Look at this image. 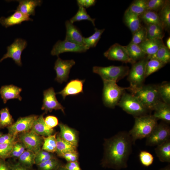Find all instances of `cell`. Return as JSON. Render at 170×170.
<instances>
[{
  "label": "cell",
  "mask_w": 170,
  "mask_h": 170,
  "mask_svg": "<svg viewBox=\"0 0 170 170\" xmlns=\"http://www.w3.org/2000/svg\"><path fill=\"white\" fill-rule=\"evenodd\" d=\"M19 2L16 9L14 11H19L29 16L34 15L35 8L41 5L42 1L41 0H16Z\"/></svg>",
  "instance_id": "21"
},
{
  "label": "cell",
  "mask_w": 170,
  "mask_h": 170,
  "mask_svg": "<svg viewBox=\"0 0 170 170\" xmlns=\"http://www.w3.org/2000/svg\"><path fill=\"white\" fill-rule=\"evenodd\" d=\"M0 170H12L11 164L5 160L0 159Z\"/></svg>",
  "instance_id": "53"
},
{
  "label": "cell",
  "mask_w": 170,
  "mask_h": 170,
  "mask_svg": "<svg viewBox=\"0 0 170 170\" xmlns=\"http://www.w3.org/2000/svg\"><path fill=\"white\" fill-rule=\"evenodd\" d=\"M166 0H149L147 2V10L157 11L164 5Z\"/></svg>",
  "instance_id": "46"
},
{
  "label": "cell",
  "mask_w": 170,
  "mask_h": 170,
  "mask_svg": "<svg viewBox=\"0 0 170 170\" xmlns=\"http://www.w3.org/2000/svg\"><path fill=\"white\" fill-rule=\"evenodd\" d=\"M95 19L92 18L88 14L86 8L81 6L79 7L78 10L75 15L70 20L72 23L76 21L82 20H87L92 22L94 26H95Z\"/></svg>",
  "instance_id": "39"
},
{
  "label": "cell",
  "mask_w": 170,
  "mask_h": 170,
  "mask_svg": "<svg viewBox=\"0 0 170 170\" xmlns=\"http://www.w3.org/2000/svg\"><path fill=\"white\" fill-rule=\"evenodd\" d=\"M55 170H68L65 168L64 166L61 165Z\"/></svg>",
  "instance_id": "57"
},
{
  "label": "cell",
  "mask_w": 170,
  "mask_h": 170,
  "mask_svg": "<svg viewBox=\"0 0 170 170\" xmlns=\"http://www.w3.org/2000/svg\"><path fill=\"white\" fill-rule=\"evenodd\" d=\"M96 2L95 0H77L78 6L84 8H88L94 5Z\"/></svg>",
  "instance_id": "51"
},
{
  "label": "cell",
  "mask_w": 170,
  "mask_h": 170,
  "mask_svg": "<svg viewBox=\"0 0 170 170\" xmlns=\"http://www.w3.org/2000/svg\"><path fill=\"white\" fill-rule=\"evenodd\" d=\"M38 116L35 115H31L20 117L15 122L7 128L8 133L17 137L18 135L20 133L31 130L34 122Z\"/></svg>",
  "instance_id": "11"
},
{
  "label": "cell",
  "mask_w": 170,
  "mask_h": 170,
  "mask_svg": "<svg viewBox=\"0 0 170 170\" xmlns=\"http://www.w3.org/2000/svg\"><path fill=\"white\" fill-rule=\"evenodd\" d=\"M36 165L38 170H55L62 165L60 161L55 157Z\"/></svg>",
  "instance_id": "41"
},
{
  "label": "cell",
  "mask_w": 170,
  "mask_h": 170,
  "mask_svg": "<svg viewBox=\"0 0 170 170\" xmlns=\"http://www.w3.org/2000/svg\"><path fill=\"white\" fill-rule=\"evenodd\" d=\"M135 117L133 127L128 132L133 144L136 140L147 137L158 124V120L153 115L147 114Z\"/></svg>",
  "instance_id": "2"
},
{
  "label": "cell",
  "mask_w": 170,
  "mask_h": 170,
  "mask_svg": "<svg viewBox=\"0 0 170 170\" xmlns=\"http://www.w3.org/2000/svg\"><path fill=\"white\" fill-rule=\"evenodd\" d=\"M35 156L33 152L26 150L18 158V162L27 167L32 168L35 164Z\"/></svg>",
  "instance_id": "31"
},
{
  "label": "cell",
  "mask_w": 170,
  "mask_h": 170,
  "mask_svg": "<svg viewBox=\"0 0 170 170\" xmlns=\"http://www.w3.org/2000/svg\"><path fill=\"white\" fill-rule=\"evenodd\" d=\"M133 144L131 136L126 131H120L111 138L105 139L102 166L117 170L126 168Z\"/></svg>",
  "instance_id": "1"
},
{
  "label": "cell",
  "mask_w": 170,
  "mask_h": 170,
  "mask_svg": "<svg viewBox=\"0 0 170 170\" xmlns=\"http://www.w3.org/2000/svg\"><path fill=\"white\" fill-rule=\"evenodd\" d=\"M159 170H170V165L168 164L164 168H161Z\"/></svg>",
  "instance_id": "56"
},
{
  "label": "cell",
  "mask_w": 170,
  "mask_h": 170,
  "mask_svg": "<svg viewBox=\"0 0 170 170\" xmlns=\"http://www.w3.org/2000/svg\"><path fill=\"white\" fill-rule=\"evenodd\" d=\"M149 60L146 55L143 59L133 64L128 74V80L130 84L128 90L139 88L143 85L145 78V66Z\"/></svg>",
  "instance_id": "7"
},
{
  "label": "cell",
  "mask_w": 170,
  "mask_h": 170,
  "mask_svg": "<svg viewBox=\"0 0 170 170\" xmlns=\"http://www.w3.org/2000/svg\"><path fill=\"white\" fill-rule=\"evenodd\" d=\"M156 156L162 162H170V139L156 146L155 149Z\"/></svg>",
  "instance_id": "28"
},
{
  "label": "cell",
  "mask_w": 170,
  "mask_h": 170,
  "mask_svg": "<svg viewBox=\"0 0 170 170\" xmlns=\"http://www.w3.org/2000/svg\"></svg>",
  "instance_id": "59"
},
{
  "label": "cell",
  "mask_w": 170,
  "mask_h": 170,
  "mask_svg": "<svg viewBox=\"0 0 170 170\" xmlns=\"http://www.w3.org/2000/svg\"><path fill=\"white\" fill-rule=\"evenodd\" d=\"M75 64V61L73 60H64L58 57L54 67L56 74L55 80L60 83L66 82L71 69Z\"/></svg>",
  "instance_id": "14"
},
{
  "label": "cell",
  "mask_w": 170,
  "mask_h": 170,
  "mask_svg": "<svg viewBox=\"0 0 170 170\" xmlns=\"http://www.w3.org/2000/svg\"><path fill=\"white\" fill-rule=\"evenodd\" d=\"M153 116L157 120L161 119L168 123L170 122V106L159 100L155 105Z\"/></svg>",
  "instance_id": "24"
},
{
  "label": "cell",
  "mask_w": 170,
  "mask_h": 170,
  "mask_svg": "<svg viewBox=\"0 0 170 170\" xmlns=\"http://www.w3.org/2000/svg\"><path fill=\"white\" fill-rule=\"evenodd\" d=\"M126 47L128 56L133 64L146 56V54L138 44L130 42Z\"/></svg>",
  "instance_id": "27"
},
{
  "label": "cell",
  "mask_w": 170,
  "mask_h": 170,
  "mask_svg": "<svg viewBox=\"0 0 170 170\" xmlns=\"http://www.w3.org/2000/svg\"><path fill=\"white\" fill-rule=\"evenodd\" d=\"M26 150L24 144L17 139L14 144L9 158L18 159Z\"/></svg>",
  "instance_id": "43"
},
{
  "label": "cell",
  "mask_w": 170,
  "mask_h": 170,
  "mask_svg": "<svg viewBox=\"0 0 170 170\" xmlns=\"http://www.w3.org/2000/svg\"><path fill=\"white\" fill-rule=\"evenodd\" d=\"M104 55L110 60L133 64L128 56L126 46H123L117 43L111 46L104 52Z\"/></svg>",
  "instance_id": "15"
},
{
  "label": "cell",
  "mask_w": 170,
  "mask_h": 170,
  "mask_svg": "<svg viewBox=\"0 0 170 170\" xmlns=\"http://www.w3.org/2000/svg\"><path fill=\"white\" fill-rule=\"evenodd\" d=\"M14 119L7 107L0 110V129L10 126L14 123Z\"/></svg>",
  "instance_id": "36"
},
{
  "label": "cell",
  "mask_w": 170,
  "mask_h": 170,
  "mask_svg": "<svg viewBox=\"0 0 170 170\" xmlns=\"http://www.w3.org/2000/svg\"><path fill=\"white\" fill-rule=\"evenodd\" d=\"M117 105L134 117L147 115L149 110L135 96L124 92Z\"/></svg>",
  "instance_id": "5"
},
{
  "label": "cell",
  "mask_w": 170,
  "mask_h": 170,
  "mask_svg": "<svg viewBox=\"0 0 170 170\" xmlns=\"http://www.w3.org/2000/svg\"><path fill=\"white\" fill-rule=\"evenodd\" d=\"M55 157H56L54 153H50L41 149L36 154L35 164L37 165Z\"/></svg>",
  "instance_id": "44"
},
{
  "label": "cell",
  "mask_w": 170,
  "mask_h": 170,
  "mask_svg": "<svg viewBox=\"0 0 170 170\" xmlns=\"http://www.w3.org/2000/svg\"><path fill=\"white\" fill-rule=\"evenodd\" d=\"M44 114L38 116L34 122L31 130L40 136L46 137L55 133L53 128H49L47 126L43 117Z\"/></svg>",
  "instance_id": "23"
},
{
  "label": "cell",
  "mask_w": 170,
  "mask_h": 170,
  "mask_svg": "<svg viewBox=\"0 0 170 170\" xmlns=\"http://www.w3.org/2000/svg\"><path fill=\"white\" fill-rule=\"evenodd\" d=\"M11 165L12 170H33L32 168L26 167L18 162Z\"/></svg>",
  "instance_id": "54"
},
{
  "label": "cell",
  "mask_w": 170,
  "mask_h": 170,
  "mask_svg": "<svg viewBox=\"0 0 170 170\" xmlns=\"http://www.w3.org/2000/svg\"><path fill=\"white\" fill-rule=\"evenodd\" d=\"M150 58L156 59L166 65L170 61V50L164 45L155 54L151 56L149 59Z\"/></svg>",
  "instance_id": "37"
},
{
  "label": "cell",
  "mask_w": 170,
  "mask_h": 170,
  "mask_svg": "<svg viewBox=\"0 0 170 170\" xmlns=\"http://www.w3.org/2000/svg\"><path fill=\"white\" fill-rule=\"evenodd\" d=\"M64 166L68 170H81L77 161L67 162Z\"/></svg>",
  "instance_id": "52"
},
{
  "label": "cell",
  "mask_w": 170,
  "mask_h": 170,
  "mask_svg": "<svg viewBox=\"0 0 170 170\" xmlns=\"http://www.w3.org/2000/svg\"><path fill=\"white\" fill-rule=\"evenodd\" d=\"M12 15L7 17H2L0 18V23L6 28L17 25L21 24L24 21H33L29 16L19 11H14Z\"/></svg>",
  "instance_id": "19"
},
{
  "label": "cell",
  "mask_w": 170,
  "mask_h": 170,
  "mask_svg": "<svg viewBox=\"0 0 170 170\" xmlns=\"http://www.w3.org/2000/svg\"><path fill=\"white\" fill-rule=\"evenodd\" d=\"M166 43L167 47L169 49H170V37H168L167 39Z\"/></svg>",
  "instance_id": "55"
},
{
  "label": "cell",
  "mask_w": 170,
  "mask_h": 170,
  "mask_svg": "<svg viewBox=\"0 0 170 170\" xmlns=\"http://www.w3.org/2000/svg\"><path fill=\"white\" fill-rule=\"evenodd\" d=\"M139 158L141 164L146 167L151 165L154 161L153 156L146 151H141L139 154Z\"/></svg>",
  "instance_id": "45"
},
{
  "label": "cell",
  "mask_w": 170,
  "mask_h": 170,
  "mask_svg": "<svg viewBox=\"0 0 170 170\" xmlns=\"http://www.w3.org/2000/svg\"><path fill=\"white\" fill-rule=\"evenodd\" d=\"M3 134V133L1 132H0V137Z\"/></svg>",
  "instance_id": "58"
},
{
  "label": "cell",
  "mask_w": 170,
  "mask_h": 170,
  "mask_svg": "<svg viewBox=\"0 0 170 170\" xmlns=\"http://www.w3.org/2000/svg\"><path fill=\"white\" fill-rule=\"evenodd\" d=\"M64 158L67 162L77 161L78 159V154L77 151L66 153L61 157Z\"/></svg>",
  "instance_id": "50"
},
{
  "label": "cell",
  "mask_w": 170,
  "mask_h": 170,
  "mask_svg": "<svg viewBox=\"0 0 170 170\" xmlns=\"http://www.w3.org/2000/svg\"><path fill=\"white\" fill-rule=\"evenodd\" d=\"M17 139L24 144L26 150H30L35 154L41 150L43 143V137L31 130L19 134Z\"/></svg>",
  "instance_id": "8"
},
{
  "label": "cell",
  "mask_w": 170,
  "mask_h": 170,
  "mask_svg": "<svg viewBox=\"0 0 170 170\" xmlns=\"http://www.w3.org/2000/svg\"><path fill=\"white\" fill-rule=\"evenodd\" d=\"M165 65L162 62L156 59H150L147 62L145 66V78L157 71Z\"/></svg>",
  "instance_id": "38"
},
{
  "label": "cell",
  "mask_w": 170,
  "mask_h": 170,
  "mask_svg": "<svg viewBox=\"0 0 170 170\" xmlns=\"http://www.w3.org/2000/svg\"><path fill=\"white\" fill-rule=\"evenodd\" d=\"M105 30V29H99L95 28L94 32L91 36L87 37H83L84 43L88 49L96 47Z\"/></svg>",
  "instance_id": "32"
},
{
  "label": "cell",
  "mask_w": 170,
  "mask_h": 170,
  "mask_svg": "<svg viewBox=\"0 0 170 170\" xmlns=\"http://www.w3.org/2000/svg\"><path fill=\"white\" fill-rule=\"evenodd\" d=\"M123 20L125 24L133 34L141 26L139 16L131 13L128 9L124 13Z\"/></svg>",
  "instance_id": "25"
},
{
  "label": "cell",
  "mask_w": 170,
  "mask_h": 170,
  "mask_svg": "<svg viewBox=\"0 0 170 170\" xmlns=\"http://www.w3.org/2000/svg\"><path fill=\"white\" fill-rule=\"evenodd\" d=\"M132 95L137 98L149 110H153L159 100L157 86L153 85H143L137 88L130 89Z\"/></svg>",
  "instance_id": "3"
},
{
  "label": "cell",
  "mask_w": 170,
  "mask_h": 170,
  "mask_svg": "<svg viewBox=\"0 0 170 170\" xmlns=\"http://www.w3.org/2000/svg\"><path fill=\"white\" fill-rule=\"evenodd\" d=\"M170 137V128L164 123L157 124L150 134L147 137L146 145L157 146L165 142Z\"/></svg>",
  "instance_id": "9"
},
{
  "label": "cell",
  "mask_w": 170,
  "mask_h": 170,
  "mask_svg": "<svg viewBox=\"0 0 170 170\" xmlns=\"http://www.w3.org/2000/svg\"><path fill=\"white\" fill-rule=\"evenodd\" d=\"M103 101L106 107L113 108L117 105L126 89L128 88L119 86L115 82L103 81Z\"/></svg>",
  "instance_id": "4"
},
{
  "label": "cell",
  "mask_w": 170,
  "mask_h": 170,
  "mask_svg": "<svg viewBox=\"0 0 170 170\" xmlns=\"http://www.w3.org/2000/svg\"><path fill=\"white\" fill-rule=\"evenodd\" d=\"M139 17L146 25L155 24L162 26L159 15L156 12L146 10Z\"/></svg>",
  "instance_id": "33"
},
{
  "label": "cell",
  "mask_w": 170,
  "mask_h": 170,
  "mask_svg": "<svg viewBox=\"0 0 170 170\" xmlns=\"http://www.w3.org/2000/svg\"><path fill=\"white\" fill-rule=\"evenodd\" d=\"M14 144H0V158H9Z\"/></svg>",
  "instance_id": "47"
},
{
  "label": "cell",
  "mask_w": 170,
  "mask_h": 170,
  "mask_svg": "<svg viewBox=\"0 0 170 170\" xmlns=\"http://www.w3.org/2000/svg\"><path fill=\"white\" fill-rule=\"evenodd\" d=\"M147 0H135L127 9L139 16L147 10Z\"/></svg>",
  "instance_id": "34"
},
{
  "label": "cell",
  "mask_w": 170,
  "mask_h": 170,
  "mask_svg": "<svg viewBox=\"0 0 170 170\" xmlns=\"http://www.w3.org/2000/svg\"><path fill=\"white\" fill-rule=\"evenodd\" d=\"M65 26L66 35L65 40L80 45L85 46L83 42V37L77 27L68 20L65 21Z\"/></svg>",
  "instance_id": "17"
},
{
  "label": "cell",
  "mask_w": 170,
  "mask_h": 170,
  "mask_svg": "<svg viewBox=\"0 0 170 170\" xmlns=\"http://www.w3.org/2000/svg\"><path fill=\"white\" fill-rule=\"evenodd\" d=\"M22 91L21 88L13 84L2 86L0 89L1 97L4 104L10 99H18L21 101L22 97L20 94Z\"/></svg>",
  "instance_id": "18"
},
{
  "label": "cell",
  "mask_w": 170,
  "mask_h": 170,
  "mask_svg": "<svg viewBox=\"0 0 170 170\" xmlns=\"http://www.w3.org/2000/svg\"><path fill=\"white\" fill-rule=\"evenodd\" d=\"M84 80L76 79L71 80L64 88L56 94L61 95L63 99L67 96H75L83 93V84Z\"/></svg>",
  "instance_id": "16"
},
{
  "label": "cell",
  "mask_w": 170,
  "mask_h": 170,
  "mask_svg": "<svg viewBox=\"0 0 170 170\" xmlns=\"http://www.w3.org/2000/svg\"><path fill=\"white\" fill-rule=\"evenodd\" d=\"M54 88L51 87L43 91V104L41 110L44 113L51 112L53 110H60L65 114V108L58 102L56 96Z\"/></svg>",
  "instance_id": "12"
},
{
  "label": "cell",
  "mask_w": 170,
  "mask_h": 170,
  "mask_svg": "<svg viewBox=\"0 0 170 170\" xmlns=\"http://www.w3.org/2000/svg\"><path fill=\"white\" fill-rule=\"evenodd\" d=\"M56 139L55 152L58 156L61 157L63 155L66 153L77 151V147L61 138L59 134L57 133Z\"/></svg>",
  "instance_id": "26"
},
{
  "label": "cell",
  "mask_w": 170,
  "mask_h": 170,
  "mask_svg": "<svg viewBox=\"0 0 170 170\" xmlns=\"http://www.w3.org/2000/svg\"><path fill=\"white\" fill-rule=\"evenodd\" d=\"M164 44L162 39H146L139 45L149 59Z\"/></svg>",
  "instance_id": "20"
},
{
  "label": "cell",
  "mask_w": 170,
  "mask_h": 170,
  "mask_svg": "<svg viewBox=\"0 0 170 170\" xmlns=\"http://www.w3.org/2000/svg\"><path fill=\"white\" fill-rule=\"evenodd\" d=\"M27 46V42L21 38L15 39L14 42L7 48V51L0 59V62L7 58H11L18 65L21 66V55Z\"/></svg>",
  "instance_id": "10"
},
{
  "label": "cell",
  "mask_w": 170,
  "mask_h": 170,
  "mask_svg": "<svg viewBox=\"0 0 170 170\" xmlns=\"http://www.w3.org/2000/svg\"><path fill=\"white\" fill-rule=\"evenodd\" d=\"M58 125L60 130L59 133L60 137L77 147L78 143L77 134L75 130L61 122L59 123Z\"/></svg>",
  "instance_id": "22"
},
{
  "label": "cell",
  "mask_w": 170,
  "mask_h": 170,
  "mask_svg": "<svg viewBox=\"0 0 170 170\" xmlns=\"http://www.w3.org/2000/svg\"><path fill=\"white\" fill-rule=\"evenodd\" d=\"M44 120L47 126L49 128H53L59 124L57 118L54 116H47L44 118Z\"/></svg>",
  "instance_id": "49"
},
{
  "label": "cell",
  "mask_w": 170,
  "mask_h": 170,
  "mask_svg": "<svg viewBox=\"0 0 170 170\" xmlns=\"http://www.w3.org/2000/svg\"><path fill=\"white\" fill-rule=\"evenodd\" d=\"M147 38L162 39L164 36V29L160 25L150 24L146 25Z\"/></svg>",
  "instance_id": "30"
},
{
  "label": "cell",
  "mask_w": 170,
  "mask_h": 170,
  "mask_svg": "<svg viewBox=\"0 0 170 170\" xmlns=\"http://www.w3.org/2000/svg\"><path fill=\"white\" fill-rule=\"evenodd\" d=\"M159 97L163 102L170 104V84L168 82H164L157 86Z\"/></svg>",
  "instance_id": "40"
},
{
  "label": "cell",
  "mask_w": 170,
  "mask_h": 170,
  "mask_svg": "<svg viewBox=\"0 0 170 170\" xmlns=\"http://www.w3.org/2000/svg\"><path fill=\"white\" fill-rule=\"evenodd\" d=\"M88 49L84 45H80L66 41L58 40L54 45L51 52L52 55L59 57L61 53L65 52L83 53Z\"/></svg>",
  "instance_id": "13"
},
{
  "label": "cell",
  "mask_w": 170,
  "mask_h": 170,
  "mask_svg": "<svg viewBox=\"0 0 170 170\" xmlns=\"http://www.w3.org/2000/svg\"><path fill=\"white\" fill-rule=\"evenodd\" d=\"M129 71L128 67L122 65L94 66L93 68V72L99 75L103 81H112L116 82L128 75Z\"/></svg>",
  "instance_id": "6"
},
{
  "label": "cell",
  "mask_w": 170,
  "mask_h": 170,
  "mask_svg": "<svg viewBox=\"0 0 170 170\" xmlns=\"http://www.w3.org/2000/svg\"><path fill=\"white\" fill-rule=\"evenodd\" d=\"M17 137L9 133L3 134L0 137V144H14Z\"/></svg>",
  "instance_id": "48"
},
{
  "label": "cell",
  "mask_w": 170,
  "mask_h": 170,
  "mask_svg": "<svg viewBox=\"0 0 170 170\" xmlns=\"http://www.w3.org/2000/svg\"><path fill=\"white\" fill-rule=\"evenodd\" d=\"M57 133L46 137H43V143L41 149L47 151L54 153L56 149Z\"/></svg>",
  "instance_id": "35"
},
{
  "label": "cell",
  "mask_w": 170,
  "mask_h": 170,
  "mask_svg": "<svg viewBox=\"0 0 170 170\" xmlns=\"http://www.w3.org/2000/svg\"><path fill=\"white\" fill-rule=\"evenodd\" d=\"M163 29L169 30L170 27V3L166 0L165 3L158 14Z\"/></svg>",
  "instance_id": "29"
},
{
  "label": "cell",
  "mask_w": 170,
  "mask_h": 170,
  "mask_svg": "<svg viewBox=\"0 0 170 170\" xmlns=\"http://www.w3.org/2000/svg\"><path fill=\"white\" fill-rule=\"evenodd\" d=\"M146 27L141 26L133 34L131 42L139 45L147 39Z\"/></svg>",
  "instance_id": "42"
}]
</instances>
